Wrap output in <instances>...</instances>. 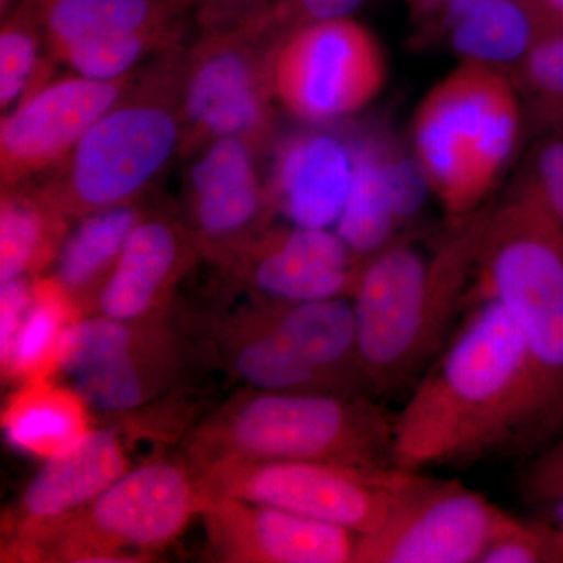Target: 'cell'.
I'll use <instances>...</instances> for the list:
<instances>
[{"mask_svg": "<svg viewBox=\"0 0 563 563\" xmlns=\"http://www.w3.org/2000/svg\"><path fill=\"white\" fill-rule=\"evenodd\" d=\"M517 517L459 481H420L376 531L358 537L355 563H479Z\"/></svg>", "mask_w": 563, "mask_h": 563, "instance_id": "7c38bea8", "label": "cell"}, {"mask_svg": "<svg viewBox=\"0 0 563 563\" xmlns=\"http://www.w3.org/2000/svg\"><path fill=\"white\" fill-rule=\"evenodd\" d=\"M354 169L335 232L362 263L406 235L429 187L413 152L383 131L352 133Z\"/></svg>", "mask_w": 563, "mask_h": 563, "instance_id": "2e32d148", "label": "cell"}, {"mask_svg": "<svg viewBox=\"0 0 563 563\" xmlns=\"http://www.w3.org/2000/svg\"><path fill=\"white\" fill-rule=\"evenodd\" d=\"M247 307L307 365L332 377L346 390L369 395L358 358L350 298L302 302L252 301Z\"/></svg>", "mask_w": 563, "mask_h": 563, "instance_id": "7402d4cb", "label": "cell"}, {"mask_svg": "<svg viewBox=\"0 0 563 563\" xmlns=\"http://www.w3.org/2000/svg\"><path fill=\"white\" fill-rule=\"evenodd\" d=\"M73 222L41 181L2 187L0 282L36 277L57 261Z\"/></svg>", "mask_w": 563, "mask_h": 563, "instance_id": "d4e9b609", "label": "cell"}, {"mask_svg": "<svg viewBox=\"0 0 563 563\" xmlns=\"http://www.w3.org/2000/svg\"><path fill=\"white\" fill-rule=\"evenodd\" d=\"M33 279L20 277L0 282V363L9 357L33 296Z\"/></svg>", "mask_w": 563, "mask_h": 563, "instance_id": "e575fe53", "label": "cell"}, {"mask_svg": "<svg viewBox=\"0 0 563 563\" xmlns=\"http://www.w3.org/2000/svg\"><path fill=\"white\" fill-rule=\"evenodd\" d=\"M512 195L542 211L563 236V131L548 133L529 152Z\"/></svg>", "mask_w": 563, "mask_h": 563, "instance_id": "4dcf8cb0", "label": "cell"}, {"mask_svg": "<svg viewBox=\"0 0 563 563\" xmlns=\"http://www.w3.org/2000/svg\"><path fill=\"white\" fill-rule=\"evenodd\" d=\"M272 47L246 27L198 33L185 47L181 73V157L211 141L239 139L266 157L279 139Z\"/></svg>", "mask_w": 563, "mask_h": 563, "instance_id": "ba28073f", "label": "cell"}, {"mask_svg": "<svg viewBox=\"0 0 563 563\" xmlns=\"http://www.w3.org/2000/svg\"><path fill=\"white\" fill-rule=\"evenodd\" d=\"M20 0H0V14H7Z\"/></svg>", "mask_w": 563, "mask_h": 563, "instance_id": "b9f144b4", "label": "cell"}, {"mask_svg": "<svg viewBox=\"0 0 563 563\" xmlns=\"http://www.w3.org/2000/svg\"><path fill=\"white\" fill-rule=\"evenodd\" d=\"M523 492L529 501L542 504L563 487V433L536 454L523 476Z\"/></svg>", "mask_w": 563, "mask_h": 563, "instance_id": "d590c367", "label": "cell"}, {"mask_svg": "<svg viewBox=\"0 0 563 563\" xmlns=\"http://www.w3.org/2000/svg\"><path fill=\"white\" fill-rule=\"evenodd\" d=\"M214 357L247 388L269 391H350L307 365L276 333L255 318L250 307L211 322Z\"/></svg>", "mask_w": 563, "mask_h": 563, "instance_id": "603a6c76", "label": "cell"}, {"mask_svg": "<svg viewBox=\"0 0 563 563\" xmlns=\"http://www.w3.org/2000/svg\"><path fill=\"white\" fill-rule=\"evenodd\" d=\"M328 128L303 124L280 133L266 155L273 209L291 224L329 229L342 214L354 169L351 136Z\"/></svg>", "mask_w": 563, "mask_h": 563, "instance_id": "44dd1931", "label": "cell"}, {"mask_svg": "<svg viewBox=\"0 0 563 563\" xmlns=\"http://www.w3.org/2000/svg\"><path fill=\"white\" fill-rule=\"evenodd\" d=\"M554 32L537 0H488L446 35L459 60L510 70Z\"/></svg>", "mask_w": 563, "mask_h": 563, "instance_id": "4316f807", "label": "cell"}, {"mask_svg": "<svg viewBox=\"0 0 563 563\" xmlns=\"http://www.w3.org/2000/svg\"><path fill=\"white\" fill-rule=\"evenodd\" d=\"M47 52L66 65L107 44L140 43L157 52L180 46L188 0H35Z\"/></svg>", "mask_w": 563, "mask_h": 563, "instance_id": "ffe728a7", "label": "cell"}, {"mask_svg": "<svg viewBox=\"0 0 563 563\" xmlns=\"http://www.w3.org/2000/svg\"><path fill=\"white\" fill-rule=\"evenodd\" d=\"M525 106L506 70L461 62L421 99L412 152L454 222L487 206L520 144Z\"/></svg>", "mask_w": 563, "mask_h": 563, "instance_id": "5b68a950", "label": "cell"}, {"mask_svg": "<svg viewBox=\"0 0 563 563\" xmlns=\"http://www.w3.org/2000/svg\"><path fill=\"white\" fill-rule=\"evenodd\" d=\"M470 295L501 303L525 342L528 376L512 450L563 385V236L520 196L493 207Z\"/></svg>", "mask_w": 563, "mask_h": 563, "instance_id": "8992f818", "label": "cell"}, {"mask_svg": "<svg viewBox=\"0 0 563 563\" xmlns=\"http://www.w3.org/2000/svg\"><path fill=\"white\" fill-rule=\"evenodd\" d=\"M485 2H488V0H444L443 7L437 13V16L415 35V43L424 46V44H432L446 38L448 33L459 21Z\"/></svg>", "mask_w": 563, "mask_h": 563, "instance_id": "74e56055", "label": "cell"}, {"mask_svg": "<svg viewBox=\"0 0 563 563\" xmlns=\"http://www.w3.org/2000/svg\"><path fill=\"white\" fill-rule=\"evenodd\" d=\"M492 209L446 221L431 250L406 233L362 263L350 299L374 398L412 388L450 342L468 306Z\"/></svg>", "mask_w": 563, "mask_h": 563, "instance_id": "7a4b0ae2", "label": "cell"}, {"mask_svg": "<svg viewBox=\"0 0 563 563\" xmlns=\"http://www.w3.org/2000/svg\"><path fill=\"white\" fill-rule=\"evenodd\" d=\"M91 410L73 385L33 379L3 404L2 431L11 446L46 461L91 431Z\"/></svg>", "mask_w": 563, "mask_h": 563, "instance_id": "cb8c5ba5", "label": "cell"}, {"mask_svg": "<svg viewBox=\"0 0 563 563\" xmlns=\"http://www.w3.org/2000/svg\"><path fill=\"white\" fill-rule=\"evenodd\" d=\"M528 354L501 303L470 295L468 310L393 418V459L407 472L507 450L520 428Z\"/></svg>", "mask_w": 563, "mask_h": 563, "instance_id": "6da1fadb", "label": "cell"}, {"mask_svg": "<svg viewBox=\"0 0 563 563\" xmlns=\"http://www.w3.org/2000/svg\"><path fill=\"white\" fill-rule=\"evenodd\" d=\"M393 418L366 393L246 388L185 437L192 465L310 461L396 466Z\"/></svg>", "mask_w": 563, "mask_h": 563, "instance_id": "3957f363", "label": "cell"}, {"mask_svg": "<svg viewBox=\"0 0 563 563\" xmlns=\"http://www.w3.org/2000/svg\"><path fill=\"white\" fill-rule=\"evenodd\" d=\"M163 317H81L66 333L58 373L99 412L132 413L157 401L177 387L187 362L184 340Z\"/></svg>", "mask_w": 563, "mask_h": 563, "instance_id": "8fae6325", "label": "cell"}, {"mask_svg": "<svg viewBox=\"0 0 563 563\" xmlns=\"http://www.w3.org/2000/svg\"><path fill=\"white\" fill-rule=\"evenodd\" d=\"M221 268L257 302L351 298L362 262L329 229L266 228Z\"/></svg>", "mask_w": 563, "mask_h": 563, "instance_id": "9a60e30c", "label": "cell"}, {"mask_svg": "<svg viewBox=\"0 0 563 563\" xmlns=\"http://www.w3.org/2000/svg\"><path fill=\"white\" fill-rule=\"evenodd\" d=\"M385 80L383 44L352 16L298 29L273 51L274 98L303 124L346 120L380 95Z\"/></svg>", "mask_w": 563, "mask_h": 563, "instance_id": "30bf717a", "label": "cell"}, {"mask_svg": "<svg viewBox=\"0 0 563 563\" xmlns=\"http://www.w3.org/2000/svg\"><path fill=\"white\" fill-rule=\"evenodd\" d=\"M135 69L117 80L69 76L51 79L0 122V184H24L60 168L99 118L135 79Z\"/></svg>", "mask_w": 563, "mask_h": 563, "instance_id": "4fadbf2b", "label": "cell"}, {"mask_svg": "<svg viewBox=\"0 0 563 563\" xmlns=\"http://www.w3.org/2000/svg\"><path fill=\"white\" fill-rule=\"evenodd\" d=\"M540 506L544 507L542 520L553 529L563 547V487Z\"/></svg>", "mask_w": 563, "mask_h": 563, "instance_id": "ab89813d", "label": "cell"}, {"mask_svg": "<svg viewBox=\"0 0 563 563\" xmlns=\"http://www.w3.org/2000/svg\"><path fill=\"white\" fill-rule=\"evenodd\" d=\"M553 31L563 29V0H537Z\"/></svg>", "mask_w": 563, "mask_h": 563, "instance_id": "60d3db41", "label": "cell"}, {"mask_svg": "<svg viewBox=\"0 0 563 563\" xmlns=\"http://www.w3.org/2000/svg\"><path fill=\"white\" fill-rule=\"evenodd\" d=\"M129 470L120 426L92 428L33 474L3 520L7 543L31 542L40 533L98 498Z\"/></svg>", "mask_w": 563, "mask_h": 563, "instance_id": "ac0fdd59", "label": "cell"}, {"mask_svg": "<svg viewBox=\"0 0 563 563\" xmlns=\"http://www.w3.org/2000/svg\"><path fill=\"white\" fill-rule=\"evenodd\" d=\"M563 433V385L550 406L514 444L515 453L537 454Z\"/></svg>", "mask_w": 563, "mask_h": 563, "instance_id": "8d00e7d4", "label": "cell"}, {"mask_svg": "<svg viewBox=\"0 0 563 563\" xmlns=\"http://www.w3.org/2000/svg\"><path fill=\"white\" fill-rule=\"evenodd\" d=\"M201 517L217 562L355 563L357 555V533L235 496L211 495Z\"/></svg>", "mask_w": 563, "mask_h": 563, "instance_id": "e0dca14e", "label": "cell"}, {"mask_svg": "<svg viewBox=\"0 0 563 563\" xmlns=\"http://www.w3.org/2000/svg\"><path fill=\"white\" fill-rule=\"evenodd\" d=\"M210 495L188 459L129 468L98 498L31 542L2 547L3 562H144L179 539Z\"/></svg>", "mask_w": 563, "mask_h": 563, "instance_id": "52a82bcc", "label": "cell"}, {"mask_svg": "<svg viewBox=\"0 0 563 563\" xmlns=\"http://www.w3.org/2000/svg\"><path fill=\"white\" fill-rule=\"evenodd\" d=\"M479 563H563V547L543 520L517 518L488 544Z\"/></svg>", "mask_w": 563, "mask_h": 563, "instance_id": "d6a6232c", "label": "cell"}, {"mask_svg": "<svg viewBox=\"0 0 563 563\" xmlns=\"http://www.w3.org/2000/svg\"><path fill=\"white\" fill-rule=\"evenodd\" d=\"M146 211L147 207L141 202L110 207L85 214L70 225L51 274L57 277L85 317L91 313L96 296Z\"/></svg>", "mask_w": 563, "mask_h": 563, "instance_id": "484cf974", "label": "cell"}, {"mask_svg": "<svg viewBox=\"0 0 563 563\" xmlns=\"http://www.w3.org/2000/svg\"><path fill=\"white\" fill-rule=\"evenodd\" d=\"M198 472L210 496L277 507L358 537L376 531L422 476L399 466L310 461L228 462Z\"/></svg>", "mask_w": 563, "mask_h": 563, "instance_id": "9c48e42d", "label": "cell"}, {"mask_svg": "<svg viewBox=\"0 0 563 563\" xmlns=\"http://www.w3.org/2000/svg\"><path fill=\"white\" fill-rule=\"evenodd\" d=\"M81 317L80 307L54 274L36 276L31 307L9 357L0 363L3 380L20 385L57 376L66 333Z\"/></svg>", "mask_w": 563, "mask_h": 563, "instance_id": "83f0119b", "label": "cell"}, {"mask_svg": "<svg viewBox=\"0 0 563 563\" xmlns=\"http://www.w3.org/2000/svg\"><path fill=\"white\" fill-rule=\"evenodd\" d=\"M46 47L35 0H20L3 14L0 25V109L11 110L52 77V55Z\"/></svg>", "mask_w": 563, "mask_h": 563, "instance_id": "f1b7e54d", "label": "cell"}, {"mask_svg": "<svg viewBox=\"0 0 563 563\" xmlns=\"http://www.w3.org/2000/svg\"><path fill=\"white\" fill-rule=\"evenodd\" d=\"M366 2L368 0H272L243 27L274 49L291 32L317 22L351 18Z\"/></svg>", "mask_w": 563, "mask_h": 563, "instance_id": "1f68e13d", "label": "cell"}, {"mask_svg": "<svg viewBox=\"0 0 563 563\" xmlns=\"http://www.w3.org/2000/svg\"><path fill=\"white\" fill-rule=\"evenodd\" d=\"M409 10L417 33L421 32L437 16L442 9L444 0H404Z\"/></svg>", "mask_w": 563, "mask_h": 563, "instance_id": "f35d334b", "label": "cell"}, {"mask_svg": "<svg viewBox=\"0 0 563 563\" xmlns=\"http://www.w3.org/2000/svg\"><path fill=\"white\" fill-rule=\"evenodd\" d=\"M185 46L136 70L129 90L91 125L60 168L41 184L70 222L92 211L141 202L180 155Z\"/></svg>", "mask_w": 563, "mask_h": 563, "instance_id": "277c9868", "label": "cell"}, {"mask_svg": "<svg viewBox=\"0 0 563 563\" xmlns=\"http://www.w3.org/2000/svg\"><path fill=\"white\" fill-rule=\"evenodd\" d=\"M198 33L229 31L246 24L272 0H188Z\"/></svg>", "mask_w": 563, "mask_h": 563, "instance_id": "836d02e7", "label": "cell"}, {"mask_svg": "<svg viewBox=\"0 0 563 563\" xmlns=\"http://www.w3.org/2000/svg\"><path fill=\"white\" fill-rule=\"evenodd\" d=\"M262 155L239 139L211 141L192 155L185 180V213L199 255L221 266L272 225Z\"/></svg>", "mask_w": 563, "mask_h": 563, "instance_id": "5bb4252c", "label": "cell"}, {"mask_svg": "<svg viewBox=\"0 0 563 563\" xmlns=\"http://www.w3.org/2000/svg\"><path fill=\"white\" fill-rule=\"evenodd\" d=\"M509 76L529 118L544 131H563V29L540 40Z\"/></svg>", "mask_w": 563, "mask_h": 563, "instance_id": "f546056e", "label": "cell"}, {"mask_svg": "<svg viewBox=\"0 0 563 563\" xmlns=\"http://www.w3.org/2000/svg\"><path fill=\"white\" fill-rule=\"evenodd\" d=\"M201 258L181 218L147 209L129 235L90 314L146 321L165 314L181 277Z\"/></svg>", "mask_w": 563, "mask_h": 563, "instance_id": "d6986e66", "label": "cell"}]
</instances>
